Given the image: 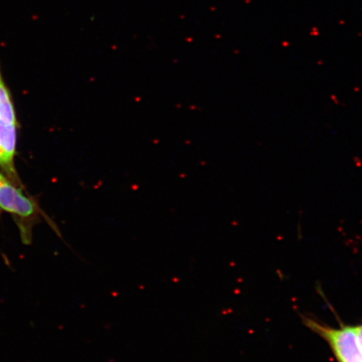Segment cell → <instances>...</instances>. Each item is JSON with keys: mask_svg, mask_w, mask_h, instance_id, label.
<instances>
[{"mask_svg": "<svg viewBox=\"0 0 362 362\" xmlns=\"http://www.w3.org/2000/svg\"><path fill=\"white\" fill-rule=\"evenodd\" d=\"M0 211L13 216L19 228L23 244L33 242V228L44 216L42 210L33 199L26 197L17 185L0 174Z\"/></svg>", "mask_w": 362, "mask_h": 362, "instance_id": "cell-1", "label": "cell"}, {"mask_svg": "<svg viewBox=\"0 0 362 362\" xmlns=\"http://www.w3.org/2000/svg\"><path fill=\"white\" fill-rule=\"evenodd\" d=\"M303 322L328 344L337 362H362V349L356 325H341L336 328L310 317H303Z\"/></svg>", "mask_w": 362, "mask_h": 362, "instance_id": "cell-2", "label": "cell"}, {"mask_svg": "<svg viewBox=\"0 0 362 362\" xmlns=\"http://www.w3.org/2000/svg\"><path fill=\"white\" fill-rule=\"evenodd\" d=\"M17 125L0 121V168L13 183L20 185L15 167L17 142Z\"/></svg>", "mask_w": 362, "mask_h": 362, "instance_id": "cell-3", "label": "cell"}, {"mask_svg": "<svg viewBox=\"0 0 362 362\" xmlns=\"http://www.w3.org/2000/svg\"><path fill=\"white\" fill-rule=\"evenodd\" d=\"M0 121L8 124L17 125L15 107L10 92L4 83L0 70Z\"/></svg>", "mask_w": 362, "mask_h": 362, "instance_id": "cell-4", "label": "cell"}, {"mask_svg": "<svg viewBox=\"0 0 362 362\" xmlns=\"http://www.w3.org/2000/svg\"><path fill=\"white\" fill-rule=\"evenodd\" d=\"M356 329L357 333V337H358L359 343L362 349V324L356 325Z\"/></svg>", "mask_w": 362, "mask_h": 362, "instance_id": "cell-5", "label": "cell"}]
</instances>
